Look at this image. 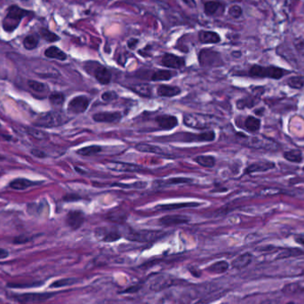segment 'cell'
Instances as JSON below:
<instances>
[{
	"mask_svg": "<svg viewBox=\"0 0 304 304\" xmlns=\"http://www.w3.org/2000/svg\"><path fill=\"white\" fill-rule=\"evenodd\" d=\"M39 37L38 35H29L24 38V47L27 50H33L38 46Z\"/></svg>",
	"mask_w": 304,
	"mask_h": 304,
	"instance_id": "d590c367",
	"label": "cell"
},
{
	"mask_svg": "<svg viewBox=\"0 0 304 304\" xmlns=\"http://www.w3.org/2000/svg\"><path fill=\"white\" fill-rule=\"evenodd\" d=\"M113 186H119L121 188H125V189H144L146 186H147V182H144V181H138V182H134L133 184H120V183H116L113 184Z\"/></svg>",
	"mask_w": 304,
	"mask_h": 304,
	"instance_id": "7bdbcfd3",
	"label": "cell"
},
{
	"mask_svg": "<svg viewBox=\"0 0 304 304\" xmlns=\"http://www.w3.org/2000/svg\"><path fill=\"white\" fill-rule=\"evenodd\" d=\"M75 282V279H63L60 280L54 281L52 285H50L51 288H59L62 286H67V285H73Z\"/></svg>",
	"mask_w": 304,
	"mask_h": 304,
	"instance_id": "b9f144b4",
	"label": "cell"
},
{
	"mask_svg": "<svg viewBox=\"0 0 304 304\" xmlns=\"http://www.w3.org/2000/svg\"><path fill=\"white\" fill-rule=\"evenodd\" d=\"M90 103V100L85 95H78L70 101L68 104L69 112L73 114H80L85 112Z\"/></svg>",
	"mask_w": 304,
	"mask_h": 304,
	"instance_id": "52a82bcc",
	"label": "cell"
},
{
	"mask_svg": "<svg viewBox=\"0 0 304 304\" xmlns=\"http://www.w3.org/2000/svg\"><path fill=\"white\" fill-rule=\"evenodd\" d=\"M21 1H23V2H26V1H28V0H21Z\"/></svg>",
	"mask_w": 304,
	"mask_h": 304,
	"instance_id": "6f0895ef",
	"label": "cell"
},
{
	"mask_svg": "<svg viewBox=\"0 0 304 304\" xmlns=\"http://www.w3.org/2000/svg\"><path fill=\"white\" fill-rule=\"evenodd\" d=\"M190 222V217L185 215H166L159 220V224L167 227L189 224Z\"/></svg>",
	"mask_w": 304,
	"mask_h": 304,
	"instance_id": "2e32d148",
	"label": "cell"
},
{
	"mask_svg": "<svg viewBox=\"0 0 304 304\" xmlns=\"http://www.w3.org/2000/svg\"><path fill=\"white\" fill-rule=\"evenodd\" d=\"M156 123L162 130H172L178 126V119L172 115H160L156 118Z\"/></svg>",
	"mask_w": 304,
	"mask_h": 304,
	"instance_id": "9a60e30c",
	"label": "cell"
},
{
	"mask_svg": "<svg viewBox=\"0 0 304 304\" xmlns=\"http://www.w3.org/2000/svg\"><path fill=\"white\" fill-rule=\"evenodd\" d=\"M52 296L49 293H28L15 295V299L22 304H39Z\"/></svg>",
	"mask_w": 304,
	"mask_h": 304,
	"instance_id": "8992f818",
	"label": "cell"
},
{
	"mask_svg": "<svg viewBox=\"0 0 304 304\" xmlns=\"http://www.w3.org/2000/svg\"><path fill=\"white\" fill-rule=\"evenodd\" d=\"M49 101L51 102V104L55 106V107H61L64 103V95L62 93L59 92H54L49 96Z\"/></svg>",
	"mask_w": 304,
	"mask_h": 304,
	"instance_id": "f35d334b",
	"label": "cell"
},
{
	"mask_svg": "<svg viewBox=\"0 0 304 304\" xmlns=\"http://www.w3.org/2000/svg\"><path fill=\"white\" fill-rule=\"evenodd\" d=\"M194 161L199 164L200 166L203 167H206V168H212L214 167L215 165V158L213 156H204V155H201V156H198L195 157Z\"/></svg>",
	"mask_w": 304,
	"mask_h": 304,
	"instance_id": "f546056e",
	"label": "cell"
},
{
	"mask_svg": "<svg viewBox=\"0 0 304 304\" xmlns=\"http://www.w3.org/2000/svg\"><path fill=\"white\" fill-rule=\"evenodd\" d=\"M81 198L79 196L72 194V195H67L64 197V200L66 201H73V200H80Z\"/></svg>",
	"mask_w": 304,
	"mask_h": 304,
	"instance_id": "f5cc1de1",
	"label": "cell"
},
{
	"mask_svg": "<svg viewBox=\"0 0 304 304\" xmlns=\"http://www.w3.org/2000/svg\"><path fill=\"white\" fill-rule=\"evenodd\" d=\"M182 1L190 8H195L196 6H197V3H196L195 0H182Z\"/></svg>",
	"mask_w": 304,
	"mask_h": 304,
	"instance_id": "db71d44e",
	"label": "cell"
},
{
	"mask_svg": "<svg viewBox=\"0 0 304 304\" xmlns=\"http://www.w3.org/2000/svg\"><path fill=\"white\" fill-rule=\"evenodd\" d=\"M117 98H118V95L113 91H108L101 95V99L104 101H112L116 100Z\"/></svg>",
	"mask_w": 304,
	"mask_h": 304,
	"instance_id": "bcb514c9",
	"label": "cell"
},
{
	"mask_svg": "<svg viewBox=\"0 0 304 304\" xmlns=\"http://www.w3.org/2000/svg\"><path fill=\"white\" fill-rule=\"evenodd\" d=\"M122 119L119 112H99L93 115V119L97 123L117 124Z\"/></svg>",
	"mask_w": 304,
	"mask_h": 304,
	"instance_id": "4fadbf2b",
	"label": "cell"
},
{
	"mask_svg": "<svg viewBox=\"0 0 304 304\" xmlns=\"http://www.w3.org/2000/svg\"><path fill=\"white\" fill-rule=\"evenodd\" d=\"M199 60L201 66H213L216 65L218 61H220V56L217 52L203 50L200 52Z\"/></svg>",
	"mask_w": 304,
	"mask_h": 304,
	"instance_id": "e0dca14e",
	"label": "cell"
},
{
	"mask_svg": "<svg viewBox=\"0 0 304 304\" xmlns=\"http://www.w3.org/2000/svg\"><path fill=\"white\" fill-rule=\"evenodd\" d=\"M296 241L300 243L301 245L304 246V236H298V237L296 238Z\"/></svg>",
	"mask_w": 304,
	"mask_h": 304,
	"instance_id": "9f6ffc18",
	"label": "cell"
},
{
	"mask_svg": "<svg viewBox=\"0 0 304 304\" xmlns=\"http://www.w3.org/2000/svg\"><path fill=\"white\" fill-rule=\"evenodd\" d=\"M29 238L27 237H24V236H20L17 238H15L14 243L15 244H24V243L29 242Z\"/></svg>",
	"mask_w": 304,
	"mask_h": 304,
	"instance_id": "f907efd6",
	"label": "cell"
},
{
	"mask_svg": "<svg viewBox=\"0 0 304 304\" xmlns=\"http://www.w3.org/2000/svg\"><path fill=\"white\" fill-rule=\"evenodd\" d=\"M181 141L183 142H196V143H205V142H213L215 140V133L214 131H207L200 134H191L186 133L184 136H181Z\"/></svg>",
	"mask_w": 304,
	"mask_h": 304,
	"instance_id": "9c48e42d",
	"label": "cell"
},
{
	"mask_svg": "<svg viewBox=\"0 0 304 304\" xmlns=\"http://www.w3.org/2000/svg\"><path fill=\"white\" fill-rule=\"evenodd\" d=\"M171 281L169 278L167 277H162L159 276L157 279H155L154 280L152 281V284H151V289L153 290H161L166 288L168 286L167 284H169Z\"/></svg>",
	"mask_w": 304,
	"mask_h": 304,
	"instance_id": "4dcf8cb0",
	"label": "cell"
},
{
	"mask_svg": "<svg viewBox=\"0 0 304 304\" xmlns=\"http://www.w3.org/2000/svg\"><path fill=\"white\" fill-rule=\"evenodd\" d=\"M106 167L115 172H139L143 171V169L142 167L133 165V164H128V163H122V162H108L105 164Z\"/></svg>",
	"mask_w": 304,
	"mask_h": 304,
	"instance_id": "7c38bea8",
	"label": "cell"
},
{
	"mask_svg": "<svg viewBox=\"0 0 304 304\" xmlns=\"http://www.w3.org/2000/svg\"><path fill=\"white\" fill-rule=\"evenodd\" d=\"M294 304V303H289V304Z\"/></svg>",
	"mask_w": 304,
	"mask_h": 304,
	"instance_id": "680465c9",
	"label": "cell"
},
{
	"mask_svg": "<svg viewBox=\"0 0 304 304\" xmlns=\"http://www.w3.org/2000/svg\"><path fill=\"white\" fill-rule=\"evenodd\" d=\"M174 75H175V73H173L170 71L159 70V71H157L152 74V80L156 81V82L157 81L169 80V79H171Z\"/></svg>",
	"mask_w": 304,
	"mask_h": 304,
	"instance_id": "d6a6232c",
	"label": "cell"
},
{
	"mask_svg": "<svg viewBox=\"0 0 304 304\" xmlns=\"http://www.w3.org/2000/svg\"><path fill=\"white\" fill-rule=\"evenodd\" d=\"M245 127L250 132H256L261 127V120L252 116H249L245 121Z\"/></svg>",
	"mask_w": 304,
	"mask_h": 304,
	"instance_id": "836d02e7",
	"label": "cell"
},
{
	"mask_svg": "<svg viewBox=\"0 0 304 304\" xmlns=\"http://www.w3.org/2000/svg\"><path fill=\"white\" fill-rule=\"evenodd\" d=\"M138 43H139V39L137 38H131L127 41V47L129 49H135V48L137 47Z\"/></svg>",
	"mask_w": 304,
	"mask_h": 304,
	"instance_id": "681fc988",
	"label": "cell"
},
{
	"mask_svg": "<svg viewBox=\"0 0 304 304\" xmlns=\"http://www.w3.org/2000/svg\"><path fill=\"white\" fill-rule=\"evenodd\" d=\"M165 233L157 230H149V229H141V230H133L130 229V231L127 235V238L131 241L135 242H152L155 241L164 236Z\"/></svg>",
	"mask_w": 304,
	"mask_h": 304,
	"instance_id": "277c9868",
	"label": "cell"
},
{
	"mask_svg": "<svg viewBox=\"0 0 304 304\" xmlns=\"http://www.w3.org/2000/svg\"><path fill=\"white\" fill-rule=\"evenodd\" d=\"M181 88L178 86L161 85L157 87V95L160 97H174L181 94Z\"/></svg>",
	"mask_w": 304,
	"mask_h": 304,
	"instance_id": "44dd1931",
	"label": "cell"
},
{
	"mask_svg": "<svg viewBox=\"0 0 304 304\" xmlns=\"http://www.w3.org/2000/svg\"><path fill=\"white\" fill-rule=\"evenodd\" d=\"M45 55L50 59H55L58 61H66L67 54L57 47H50L45 51Z\"/></svg>",
	"mask_w": 304,
	"mask_h": 304,
	"instance_id": "d4e9b609",
	"label": "cell"
},
{
	"mask_svg": "<svg viewBox=\"0 0 304 304\" xmlns=\"http://www.w3.org/2000/svg\"><path fill=\"white\" fill-rule=\"evenodd\" d=\"M108 219L111 222L115 223H121L127 219V214L125 212H122L120 210H113L111 213H109L108 215Z\"/></svg>",
	"mask_w": 304,
	"mask_h": 304,
	"instance_id": "ab89813d",
	"label": "cell"
},
{
	"mask_svg": "<svg viewBox=\"0 0 304 304\" xmlns=\"http://www.w3.org/2000/svg\"><path fill=\"white\" fill-rule=\"evenodd\" d=\"M295 47L298 50V52H301L302 54H304V41H297L295 43Z\"/></svg>",
	"mask_w": 304,
	"mask_h": 304,
	"instance_id": "816d5d0a",
	"label": "cell"
},
{
	"mask_svg": "<svg viewBox=\"0 0 304 304\" xmlns=\"http://www.w3.org/2000/svg\"><path fill=\"white\" fill-rule=\"evenodd\" d=\"M199 39L202 44H217L221 41V37L214 31L200 30L199 32Z\"/></svg>",
	"mask_w": 304,
	"mask_h": 304,
	"instance_id": "d6986e66",
	"label": "cell"
},
{
	"mask_svg": "<svg viewBox=\"0 0 304 304\" xmlns=\"http://www.w3.org/2000/svg\"><path fill=\"white\" fill-rule=\"evenodd\" d=\"M288 86L295 89H301L304 86V78L303 76H293L287 81Z\"/></svg>",
	"mask_w": 304,
	"mask_h": 304,
	"instance_id": "60d3db41",
	"label": "cell"
},
{
	"mask_svg": "<svg viewBox=\"0 0 304 304\" xmlns=\"http://www.w3.org/2000/svg\"><path fill=\"white\" fill-rule=\"evenodd\" d=\"M85 70L87 73H90L91 75L95 76L96 80L101 85H108L111 81V73L106 67L99 62H86Z\"/></svg>",
	"mask_w": 304,
	"mask_h": 304,
	"instance_id": "3957f363",
	"label": "cell"
},
{
	"mask_svg": "<svg viewBox=\"0 0 304 304\" xmlns=\"http://www.w3.org/2000/svg\"><path fill=\"white\" fill-rule=\"evenodd\" d=\"M7 256H8V252L4 249H0V260L5 259Z\"/></svg>",
	"mask_w": 304,
	"mask_h": 304,
	"instance_id": "11a10c76",
	"label": "cell"
},
{
	"mask_svg": "<svg viewBox=\"0 0 304 304\" xmlns=\"http://www.w3.org/2000/svg\"><path fill=\"white\" fill-rule=\"evenodd\" d=\"M28 133L32 136V137L36 138L38 140H45L48 134L43 132V131H40L38 129L33 128V127H29L28 128Z\"/></svg>",
	"mask_w": 304,
	"mask_h": 304,
	"instance_id": "ee69618b",
	"label": "cell"
},
{
	"mask_svg": "<svg viewBox=\"0 0 304 304\" xmlns=\"http://www.w3.org/2000/svg\"><path fill=\"white\" fill-rule=\"evenodd\" d=\"M284 157L287 161L300 163L303 161V154L299 150H292L284 153Z\"/></svg>",
	"mask_w": 304,
	"mask_h": 304,
	"instance_id": "e575fe53",
	"label": "cell"
},
{
	"mask_svg": "<svg viewBox=\"0 0 304 304\" xmlns=\"http://www.w3.org/2000/svg\"><path fill=\"white\" fill-rule=\"evenodd\" d=\"M275 167V164L270 161L256 162L254 164L250 165L245 170V174H253L258 172H266L273 169Z\"/></svg>",
	"mask_w": 304,
	"mask_h": 304,
	"instance_id": "ac0fdd59",
	"label": "cell"
},
{
	"mask_svg": "<svg viewBox=\"0 0 304 304\" xmlns=\"http://www.w3.org/2000/svg\"><path fill=\"white\" fill-rule=\"evenodd\" d=\"M183 122L185 126L196 129H206L210 127V124L206 122V119L198 114H188L184 116Z\"/></svg>",
	"mask_w": 304,
	"mask_h": 304,
	"instance_id": "ba28073f",
	"label": "cell"
},
{
	"mask_svg": "<svg viewBox=\"0 0 304 304\" xmlns=\"http://www.w3.org/2000/svg\"><path fill=\"white\" fill-rule=\"evenodd\" d=\"M68 119L66 116L62 114L59 111H50L39 115L37 119L35 120L34 125L38 127H45V128H52L60 127L63 124L66 123Z\"/></svg>",
	"mask_w": 304,
	"mask_h": 304,
	"instance_id": "7a4b0ae2",
	"label": "cell"
},
{
	"mask_svg": "<svg viewBox=\"0 0 304 304\" xmlns=\"http://www.w3.org/2000/svg\"><path fill=\"white\" fill-rule=\"evenodd\" d=\"M38 184H40V182L30 181L29 179H25V178H19V179H15L14 181H11L9 186L14 190H24L31 186L38 185Z\"/></svg>",
	"mask_w": 304,
	"mask_h": 304,
	"instance_id": "7402d4cb",
	"label": "cell"
},
{
	"mask_svg": "<svg viewBox=\"0 0 304 304\" xmlns=\"http://www.w3.org/2000/svg\"><path fill=\"white\" fill-rule=\"evenodd\" d=\"M135 149L141 152L154 153V154H165V152H163L161 148L156 146V145L148 144V143H139L135 146Z\"/></svg>",
	"mask_w": 304,
	"mask_h": 304,
	"instance_id": "f1b7e54d",
	"label": "cell"
},
{
	"mask_svg": "<svg viewBox=\"0 0 304 304\" xmlns=\"http://www.w3.org/2000/svg\"><path fill=\"white\" fill-rule=\"evenodd\" d=\"M40 37L45 39L46 41H48L49 43H53V42H56L58 40H60V37L57 36L56 34L53 33L52 31H50L49 29H46V28H42L40 29Z\"/></svg>",
	"mask_w": 304,
	"mask_h": 304,
	"instance_id": "8d00e7d4",
	"label": "cell"
},
{
	"mask_svg": "<svg viewBox=\"0 0 304 304\" xmlns=\"http://www.w3.org/2000/svg\"><path fill=\"white\" fill-rule=\"evenodd\" d=\"M191 181H192V179H190V178H185V177H176V178L168 179L167 181H164L163 183H158V186L185 184V183H190Z\"/></svg>",
	"mask_w": 304,
	"mask_h": 304,
	"instance_id": "74e56055",
	"label": "cell"
},
{
	"mask_svg": "<svg viewBox=\"0 0 304 304\" xmlns=\"http://www.w3.org/2000/svg\"><path fill=\"white\" fill-rule=\"evenodd\" d=\"M254 105L253 101L250 100V99H244V100H239L237 102V107L238 109H243L245 108H251Z\"/></svg>",
	"mask_w": 304,
	"mask_h": 304,
	"instance_id": "7dc6e473",
	"label": "cell"
},
{
	"mask_svg": "<svg viewBox=\"0 0 304 304\" xmlns=\"http://www.w3.org/2000/svg\"><path fill=\"white\" fill-rule=\"evenodd\" d=\"M85 222V214L81 211H71L67 214L66 224L70 228L76 230L80 228Z\"/></svg>",
	"mask_w": 304,
	"mask_h": 304,
	"instance_id": "30bf717a",
	"label": "cell"
},
{
	"mask_svg": "<svg viewBox=\"0 0 304 304\" xmlns=\"http://www.w3.org/2000/svg\"><path fill=\"white\" fill-rule=\"evenodd\" d=\"M250 75L255 77H271L274 79H279L285 75V70L278 67H262L260 65H253L250 69Z\"/></svg>",
	"mask_w": 304,
	"mask_h": 304,
	"instance_id": "5b68a950",
	"label": "cell"
},
{
	"mask_svg": "<svg viewBox=\"0 0 304 304\" xmlns=\"http://www.w3.org/2000/svg\"><path fill=\"white\" fill-rule=\"evenodd\" d=\"M29 14H32L27 10L23 9L18 5H11L7 9V13L5 18L3 20L2 26L3 29L6 32H13L18 28L22 20L24 17L28 16Z\"/></svg>",
	"mask_w": 304,
	"mask_h": 304,
	"instance_id": "6da1fadb",
	"label": "cell"
},
{
	"mask_svg": "<svg viewBox=\"0 0 304 304\" xmlns=\"http://www.w3.org/2000/svg\"><path fill=\"white\" fill-rule=\"evenodd\" d=\"M161 64L170 69H181L185 65V60L173 53H165L161 59Z\"/></svg>",
	"mask_w": 304,
	"mask_h": 304,
	"instance_id": "8fae6325",
	"label": "cell"
},
{
	"mask_svg": "<svg viewBox=\"0 0 304 304\" xmlns=\"http://www.w3.org/2000/svg\"><path fill=\"white\" fill-rule=\"evenodd\" d=\"M101 151V147L98 145H91V146H86V147L81 148L79 150L76 151V153L81 156H86V157H90L98 154Z\"/></svg>",
	"mask_w": 304,
	"mask_h": 304,
	"instance_id": "1f68e13d",
	"label": "cell"
},
{
	"mask_svg": "<svg viewBox=\"0 0 304 304\" xmlns=\"http://www.w3.org/2000/svg\"><path fill=\"white\" fill-rule=\"evenodd\" d=\"M96 236L103 242H114L121 238L118 229L110 228H101L96 230Z\"/></svg>",
	"mask_w": 304,
	"mask_h": 304,
	"instance_id": "5bb4252c",
	"label": "cell"
},
{
	"mask_svg": "<svg viewBox=\"0 0 304 304\" xmlns=\"http://www.w3.org/2000/svg\"><path fill=\"white\" fill-rule=\"evenodd\" d=\"M252 258V254L251 253H243L241 255L237 257L232 261L231 265H232L233 268H235L237 270H241V269H244V268L248 266L251 263Z\"/></svg>",
	"mask_w": 304,
	"mask_h": 304,
	"instance_id": "cb8c5ba5",
	"label": "cell"
},
{
	"mask_svg": "<svg viewBox=\"0 0 304 304\" xmlns=\"http://www.w3.org/2000/svg\"><path fill=\"white\" fill-rule=\"evenodd\" d=\"M228 263L227 261H220L214 262L213 264H211L208 268L207 271L213 273V274H223L224 272L228 271Z\"/></svg>",
	"mask_w": 304,
	"mask_h": 304,
	"instance_id": "83f0119b",
	"label": "cell"
},
{
	"mask_svg": "<svg viewBox=\"0 0 304 304\" xmlns=\"http://www.w3.org/2000/svg\"><path fill=\"white\" fill-rule=\"evenodd\" d=\"M28 86H29L30 90L33 91L34 93L38 94V95H43L45 96L48 93V86L42 82L29 80L28 81Z\"/></svg>",
	"mask_w": 304,
	"mask_h": 304,
	"instance_id": "4316f807",
	"label": "cell"
},
{
	"mask_svg": "<svg viewBox=\"0 0 304 304\" xmlns=\"http://www.w3.org/2000/svg\"><path fill=\"white\" fill-rule=\"evenodd\" d=\"M200 203L198 202H184V203H176V204H159L156 208L163 211H170V210L181 209L185 207H196L200 206Z\"/></svg>",
	"mask_w": 304,
	"mask_h": 304,
	"instance_id": "603a6c76",
	"label": "cell"
},
{
	"mask_svg": "<svg viewBox=\"0 0 304 304\" xmlns=\"http://www.w3.org/2000/svg\"><path fill=\"white\" fill-rule=\"evenodd\" d=\"M242 8L239 5H232L228 9V15L230 17L234 18V19H237V18H239L242 15Z\"/></svg>",
	"mask_w": 304,
	"mask_h": 304,
	"instance_id": "f6af8a7d",
	"label": "cell"
},
{
	"mask_svg": "<svg viewBox=\"0 0 304 304\" xmlns=\"http://www.w3.org/2000/svg\"><path fill=\"white\" fill-rule=\"evenodd\" d=\"M130 89L142 97H151L152 95V87L146 83L134 85Z\"/></svg>",
	"mask_w": 304,
	"mask_h": 304,
	"instance_id": "484cf974",
	"label": "cell"
},
{
	"mask_svg": "<svg viewBox=\"0 0 304 304\" xmlns=\"http://www.w3.org/2000/svg\"><path fill=\"white\" fill-rule=\"evenodd\" d=\"M30 153H31L32 156H34L35 157H38V158H45V157H47L46 152H44L41 150H38V149L31 150Z\"/></svg>",
	"mask_w": 304,
	"mask_h": 304,
	"instance_id": "c3c4849f",
	"label": "cell"
},
{
	"mask_svg": "<svg viewBox=\"0 0 304 304\" xmlns=\"http://www.w3.org/2000/svg\"><path fill=\"white\" fill-rule=\"evenodd\" d=\"M204 12L207 16H214L224 12V5L218 1H207L204 3Z\"/></svg>",
	"mask_w": 304,
	"mask_h": 304,
	"instance_id": "ffe728a7",
	"label": "cell"
}]
</instances>
